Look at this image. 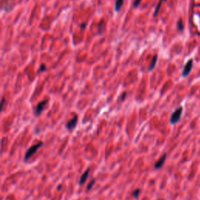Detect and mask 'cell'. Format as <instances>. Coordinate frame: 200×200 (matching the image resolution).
Returning a JSON list of instances; mask_svg holds the SVG:
<instances>
[{
    "label": "cell",
    "mask_w": 200,
    "mask_h": 200,
    "mask_svg": "<svg viewBox=\"0 0 200 200\" xmlns=\"http://www.w3.org/2000/svg\"><path fill=\"white\" fill-rule=\"evenodd\" d=\"M42 145H43V142H39L35 144V145L31 146L30 148L27 150V152H26L25 156H24V160L28 161Z\"/></svg>",
    "instance_id": "obj_1"
},
{
    "label": "cell",
    "mask_w": 200,
    "mask_h": 200,
    "mask_svg": "<svg viewBox=\"0 0 200 200\" xmlns=\"http://www.w3.org/2000/svg\"><path fill=\"white\" fill-rule=\"evenodd\" d=\"M182 112L183 108L181 106L178 107V109H175V111L172 113V115L170 117V122L171 124H176L177 123H178L179 121L181 120V117Z\"/></svg>",
    "instance_id": "obj_2"
},
{
    "label": "cell",
    "mask_w": 200,
    "mask_h": 200,
    "mask_svg": "<svg viewBox=\"0 0 200 200\" xmlns=\"http://www.w3.org/2000/svg\"><path fill=\"white\" fill-rule=\"evenodd\" d=\"M192 67H193V60L192 59H190V60H188V62L186 63V64L184 65V67L182 71V76L183 77H186L189 75V73H191V70L192 69Z\"/></svg>",
    "instance_id": "obj_3"
},
{
    "label": "cell",
    "mask_w": 200,
    "mask_h": 200,
    "mask_svg": "<svg viewBox=\"0 0 200 200\" xmlns=\"http://www.w3.org/2000/svg\"><path fill=\"white\" fill-rule=\"evenodd\" d=\"M48 103H49V99H45V100L40 102V103H38L35 108V111H34V113H35L36 116H39L40 114L42 113L44 107L46 106Z\"/></svg>",
    "instance_id": "obj_4"
},
{
    "label": "cell",
    "mask_w": 200,
    "mask_h": 200,
    "mask_svg": "<svg viewBox=\"0 0 200 200\" xmlns=\"http://www.w3.org/2000/svg\"><path fill=\"white\" fill-rule=\"evenodd\" d=\"M77 121H78V117H77V115H75L70 121H69L67 123L66 127H67V130H69V131H72L73 129L75 128L76 125H77Z\"/></svg>",
    "instance_id": "obj_5"
},
{
    "label": "cell",
    "mask_w": 200,
    "mask_h": 200,
    "mask_svg": "<svg viewBox=\"0 0 200 200\" xmlns=\"http://www.w3.org/2000/svg\"><path fill=\"white\" fill-rule=\"evenodd\" d=\"M166 154L165 153V154L163 155L159 160H157V162L155 163V165H154L155 169H160L161 167L163 166V164H164L165 160H166Z\"/></svg>",
    "instance_id": "obj_6"
},
{
    "label": "cell",
    "mask_w": 200,
    "mask_h": 200,
    "mask_svg": "<svg viewBox=\"0 0 200 200\" xmlns=\"http://www.w3.org/2000/svg\"><path fill=\"white\" fill-rule=\"evenodd\" d=\"M89 172H90V169H88V170L84 173L83 175H81V178H80L79 181L80 184H83L86 181V180L88 179V175H89Z\"/></svg>",
    "instance_id": "obj_7"
},
{
    "label": "cell",
    "mask_w": 200,
    "mask_h": 200,
    "mask_svg": "<svg viewBox=\"0 0 200 200\" xmlns=\"http://www.w3.org/2000/svg\"><path fill=\"white\" fill-rule=\"evenodd\" d=\"M157 59H158V55H154V57H153V60H152V62H151L150 66H149V71H151V70H153L155 68V67H156V65H157Z\"/></svg>",
    "instance_id": "obj_8"
},
{
    "label": "cell",
    "mask_w": 200,
    "mask_h": 200,
    "mask_svg": "<svg viewBox=\"0 0 200 200\" xmlns=\"http://www.w3.org/2000/svg\"><path fill=\"white\" fill-rule=\"evenodd\" d=\"M124 0H117V1H116L115 10L117 12H119L120 10H121V7H122V6H123L124 4Z\"/></svg>",
    "instance_id": "obj_9"
},
{
    "label": "cell",
    "mask_w": 200,
    "mask_h": 200,
    "mask_svg": "<svg viewBox=\"0 0 200 200\" xmlns=\"http://www.w3.org/2000/svg\"><path fill=\"white\" fill-rule=\"evenodd\" d=\"M177 27H178V29L179 31L181 32L184 31V24H183L182 20H181V19H180V20L178 21V23H177Z\"/></svg>",
    "instance_id": "obj_10"
},
{
    "label": "cell",
    "mask_w": 200,
    "mask_h": 200,
    "mask_svg": "<svg viewBox=\"0 0 200 200\" xmlns=\"http://www.w3.org/2000/svg\"><path fill=\"white\" fill-rule=\"evenodd\" d=\"M163 1H166V0H160V1L159 2L158 5H157V8H156V10H155L154 16H157V15H158V13H159V11H160V9L161 5H162V3Z\"/></svg>",
    "instance_id": "obj_11"
},
{
    "label": "cell",
    "mask_w": 200,
    "mask_h": 200,
    "mask_svg": "<svg viewBox=\"0 0 200 200\" xmlns=\"http://www.w3.org/2000/svg\"><path fill=\"white\" fill-rule=\"evenodd\" d=\"M140 192H141V190L139 189V188H138V189H136V190L134 191V192H132V194H131V195H132V196L134 197V198L138 199V198H139V194H140Z\"/></svg>",
    "instance_id": "obj_12"
},
{
    "label": "cell",
    "mask_w": 200,
    "mask_h": 200,
    "mask_svg": "<svg viewBox=\"0 0 200 200\" xmlns=\"http://www.w3.org/2000/svg\"><path fill=\"white\" fill-rule=\"evenodd\" d=\"M95 179H94V180H91V181H90V182H89V184H88V186H87V190H88V191L91 190V188H92V186H93L94 184H95Z\"/></svg>",
    "instance_id": "obj_13"
},
{
    "label": "cell",
    "mask_w": 200,
    "mask_h": 200,
    "mask_svg": "<svg viewBox=\"0 0 200 200\" xmlns=\"http://www.w3.org/2000/svg\"><path fill=\"white\" fill-rule=\"evenodd\" d=\"M141 2H142V0H135L134 3H133V6H134V7H138V6H139V4L141 3Z\"/></svg>",
    "instance_id": "obj_14"
},
{
    "label": "cell",
    "mask_w": 200,
    "mask_h": 200,
    "mask_svg": "<svg viewBox=\"0 0 200 200\" xmlns=\"http://www.w3.org/2000/svg\"><path fill=\"white\" fill-rule=\"evenodd\" d=\"M45 70H46V65H45V64H42V65H41V67H40L39 72H41V71L44 72V71H45Z\"/></svg>",
    "instance_id": "obj_15"
},
{
    "label": "cell",
    "mask_w": 200,
    "mask_h": 200,
    "mask_svg": "<svg viewBox=\"0 0 200 200\" xmlns=\"http://www.w3.org/2000/svg\"><path fill=\"white\" fill-rule=\"evenodd\" d=\"M126 95H127V93H126V92L122 95V99H121V101H124V98L126 97Z\"/></svg>",
    "instance_id": "obj_16"
},
{
    "label": "cell",
    "mask_w": 200,
    "mask_h": 200,
    "mask_svg": "<svg viewBox=\"0 0 200 200\" xmlns=\"http://www.w3.org/2000/svg\"><path fill=\"white\" fill-rule=\"evenodd\" d=\"M4 102H5V99L4 98H2V109L3 108V105H4Z\"/></svg>",
    "instance_id": "obj_17"
},
{
    "label": "cell",
    "mask_w": 200,
    "mask_h": 200,
    "mask_svg": "<svg viewBox=\"0 0 200 200\" xmlns=\"http://www.w3.org/2000/svg\"><path fill=\"white\" fill-rule=\"evenodd\" d=\"M86 25H87V24H86V23H85V24H83L82 25H81V28H82V29H84V28H85Z\"/></svg>",
    "instance_id": "obj_18"
}]
</instances>
